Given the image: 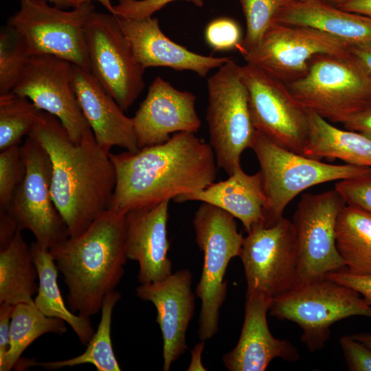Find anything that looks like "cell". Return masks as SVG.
<instances>
[{
    "label": "cell",
    "instance_id": "5",
    "mask_svg": "<svg viewBox=\"0 0 371 371\" xmlns=\"http://www.w3.org/2000/svg\"><path fill=\"white\" fill-rule=\"evenodd\" d=\"M235 218L213 205L201 203L194 214L196 243L203 255V264L196 294L201 300L199 337L212 338L218 330L219 311L227 295L224 277L229 261L239 256L244 237Z\"/></svg>",
    "mask_w": 371,
    "mask_h": 371
},
{
    "label": "cell",
    "instance_id": "43",
    "mask_svg": "<svg viewBox=\"0 0 371 371\" xmlns=\"http://www.w3.org/2000/svg\"><path fill=\"white\" fill-rule=\"evenodd\" d=\"M350 52L363 68L371 90V47L351 48Z\"/></svg>",
    "mask_w": 371,
    "mask_h": 371
},
{
    "label": "cell",
    "instance_id": "11",
    "mask_svg": "<svg viewBox=\"0 0 371 371\" xmlns=\"http://www.w3.org/2000/svg\"><path fill=\"white\" fill-rule=\"evenodd\" d=\"M345 205L335 189L302 196L292 220L298 256L297 286L346 269L335 241L337 218Z\"/></svg>",
    "mask_w": 371,
    "mask_h": 371
},
{
    "label": "cell",
    "instance_id": "10",
    "mask_svg": "<svg viewBox=\"0 0 371 371\" xmlns=\"http://www.w3.org/2000/svg\"><path fill=\"white\" fill-rule=\"evenodd\" d=\"M90 73L123 111L144 88L145 69L137 60L119 16L95 10L84 27Z\"/></svg>",
    "mask_w": 371,
    "mask_h": 371
},
{
    "label": "cell",
    "instance_id": "17",
    "mask_svg": "<svg viewBox=\"0 0 371 371\" xmlns=\"http://www.w3.org/2000/svg\"><path fill=\"white\" fill-rule=\"evenodd\" d=\"M196 98L192 93L180 91L159 76L155 78L132 117L138 148L164 144L172 133H196L201 126Z\"/></svg>",
    "mask_w": 371,
    "mask_h": 371
},
{
    "label": "cell",
    "instance_id": "9",
    "mask_svg": "<svg viewBox=\"0 0 371 371\" xmlns=\"http://www.w3.org/2000/svg\"><path fill=\"white\" fill-rule=\"evenodd\" d=\"M94 11L91 1L67 11L45 0H21L7 25L24 38L32 56L53 55L90 72L84 27Z\"/></svg>",
    "mask_w": 371,
    "mask_h": 371
},
{
    "label": "cell",
    "instance_id": "3",
    "mask_svg": "<svg viewBox=\"0 0 371 371\" xmlns=\"http://www.w3.org/2000/svg\"><path fill=\"white\" fill-rule=\"evenodd\" d=\"M125 214L109 209L80 235L49 249L67 286L69 309L87 318L122 278L127 256Z\"/></svg>",
    "mask_w": 371,
    "mask_h": 371
},
{
    "label": "cell",
    "instance_id": "41",
    "mask_svg": "<svg viewBox=\"0 0 371 371\" xmlns=\"http://www.w3.org/2000/svg\"><path fill=\"white\" fill-rule=\"evenodd\" d=\"M345 129L371 139V100L352 113L343 124Z\"/></svg>",
    "mask_w": 371,
    "mask_h": 371
},
{
    "label": "cell",
    "instance_id": "19",
    "mask_svg": "<svg viewBox=\"0 0 371 371\" xmlns=\"http://www.w3.org/2000/svg\"><path fill=\"white\" fill-rule=\"evenodd\" d=\"M170 200L136 208L125 214L126 254L139 264L140 284L164 280L172 272L168 253L167 223Z\"/></svg>",
    "mask_w": 371,
    "mask_h": 371
},
{
    "label": "cell",
    "instance_id": "37",
    "mask_svg": "<svg viewBox=\"0 0 371 371\" xmlns=\"http://www.w3.org/2000/svg\"><path fill=\"white\" fill-rule=\"evenodd\" d=\"M178 0H118V3L113 5V14L120 17L131 19H142L152 17L157 11L167 4ZM199 8L203 5V0H183Z\"/></svg>",
    "mask_w": 371,
    "mask_h": 371
},
{
    "label": "cell",
    "instance_id": "1",
    "mask_svg": "<svg viewBox=\"0 0 371 371\" xmlns=\"http://www.w3.org/2000/svg\"><path fill=\"white\" fill-rule=\"evenodd\" d=\"M28 136L49 156L51 194L69 237L80 235L110 208L116 175L109 153L99 146L91 128L74 142L60 121L43 111Z\"/></svg>",
    "mask_w": 371,
    "mask_h": 371
},
{
    "label": "cell",
    "instance_id": "7",
    "mask_svg": "<svg viewBox=\"0 0 371 371\" xmlns=\"http://www.w3.org/2000/svg\"><path fill=\"white\" fill-rule=\"evenodd\" d=\"M269 313L302 330L301 339L314 352L323 348L335 322L355 315L371 318V306L355 289L326 278L295 286L273 299Z\"/></svg>",
    "mask_w": 371,
    "mask_h": 371
},
{
    "label": "cell",
    "instance_id": "18",
    "mask_svg": "<svg viewBox=\"0 0 371 371\" xmlns=\"http://www.w3.org/2000/svg\"><path fill=\"white\" fill-rule=\"evenodd\" d=\"M192 281L191 272L185 269L163 280L136 288V295L152 302L157 310L156 322L163 340L164 371H168L171 364L188 349L186 331L195 307Z\"/></svg>",
    "mask_w": 371,
    "mask_h": 371
},
{
    "label": "cell",
    "instance_id": "44",
    "mask_svg": "<svg viewBox=\"0 0 371 371\" xmlns=\"http://www.w3.org/2000/svg\"><path fill=\"white\" fill-rule=\"evenodd\" d=\"M339 8L371 19V0H350Z\"/></svg>",
    "mask_w": 371,
    "mask_h": 371
},
{
    "label": "cell",
    "instance_id": "23",
    "mask_svg": "<svg viewBox=\"0 0 371 371\" xmlns=\"http://www.w3.org/2000/svg\"><path fill=\"white\" fill-rule=\"evenodd\" d=\"M274 21L319 30L350 48L371 47V19L324 0H295L278 12Z\"/></svg>",
    "mask_w": 371,
    "mask_h": 371
},
{
    "label": "cell",
    "instance_id": "48",
    "mask_svg": "<svg viewBox=\"0 0 371 371\" xmlns=\"http://www.w3.org/2000/svg\"><path fill=\"white\" fill-rule=\"evenodd\" d=\"M50 3H53L54 5L61 8H66L69 5V0H45Z\"/></svg>",
    "mask_w": 371,
    "mask_h": 371
},
{
    "label": "cell",
    "instance_id": "38",
    "mask_svg": "<svg viewBox=\"0 0 371 371\" xmlns=\"http://www.w3.org/2000/svg\"><path fill=\"white\" fill-rule=\"evenodd\" d=\"M346 365L350 371H371V350L351 335L339 339Z\"/></svg>",
    "mask_w": 371,
    "mask_h": 371
},
{
    "label": "cell",
    "instance_id": "36",
    "mask_svg": "<svg viewBox=\"0 0 371 371\" xmlns=\"http://www.w3.org/2000/svg\"><path fill=\"white\" fill-rule=\"evenodd\" d=\"M335 189L346 205L361 208L371 213V172L338 181Z\"/></svg>",
    "mask_w": 371,
    "mask_h": 371
},
{
    "label": "cell",
    "instance_id": "32",
    "mask_svg": "<svg viewBox=\"0 0 371 371\" xmlns=\"http://www.w3.org/2000/svg\"><path fill=\"white\" fill-rule=\"evenodd\" d=\"M32 56L24 38L6 25L0 31V95L12 91Z\"/></svg>",
    "mask_w": 371,
    "mask_h": 371
},
{
    "label": "cell",
    "instance_id": "24",
    "mask_svg": "<svg viewBox=\"0 0 371 371\" xmlns=\"http://www.w3.org/2000/svg\"><path fill=\"white\" fill-rule=\"evenodd\" d=\"M177 203L198 201L216 206L240 220L247 233L265 223L267 203L260 171L249 175L241 166L221 181L213 182L197 192L179 196Z\"/></svg>",
    "mask_w": 371,
    "mask_h": 371
},
{
    "label": "cell",
    "instance_id": "26",
    "mask_svg": "<svg viewBox=\"0 0 371 371\" xmlns=\"http://www.w3.org/2000/svg\"><path fill=\"white\" fill-rule=\"evenodd\" d=\"M31 249L38 276L34 304L46 316L65 321L80 342L87 345L95 333L90 318L76 315L66 306L58 284V269L49 250L36 241L31 244Z\"/></svg>",
    "mask_w": 371,
    "mask_h": 371
},
{
    "label": "cell",
    "instance_id": "31",
    "mask_svg": "<svg viewBox=\"0 0 371 371\" xmlns=\"http://www.w3.org/2000/svg\"><path fill=\"white\" fill-rule=\"evenodd\" d=\"M39 110L27 97L12 91L0 95V151L19 145L37 121Z\"/></svg>",
    "mask_w": 371,
    "mask_h": 371
},
{
    "label": "cell",
    "instance_id": "22",
    "mask_svg": "<svg viewBox=\"0 0 371 371\" xmlns=\"http://www.w3.org/2000/svg\"><path fill=\"white\" fill-rule=\"evenodd\" d=\"M119 19L137 60L144 69L166 67L192 71L205 77L211 69L219 68L232 58L203 56L188 50L167 37L156 18Z\"/></svg>",
    "mask_w": 371,
    "mask_h": 371
},
{
    "label": "cell",
    "instance_id": "13",
    "mask_svg": "<svg viewBox=\"0 0 371 371\" xmlns=\"http://www.w3.org/2000/svg\"><path fill=\"white\" fill-rule=\"evenodd\" d=\"M21 148L25 174L5 212L19 230H30L36 242L49 250L69 237L51 194L52 162L44 148L30 136Z\"/></svg>",
    "mask_w": 371,
    "mask_h": 371
},
{
    "label": "cell",
    "instance_id": "47",
    "mask_svg": "<svg viewBox=\"0 0 371 371\" xmlns=\"http://www.w3.org/2000/svg\"><path fill=\"white\" fill-rule=\"evenodd\" d=\"M351 336L371 350V333H358Z\"/></svg>",
    "mask_w": 371,
    "mask_h": 371
},
{
    "label": "cell",
    "instance_id": "8",
    "mask_svg": "<svg viewBox=\"0 0 371 371\" xmlns=\"http://www.w3.org/2000/svg\"><path fill=\"white\" fill-rule=\"evenodd\" d=\"M287 85L306 108L330 123L343 124L371 100L366 72L351 52L315 56L306 74Z\"/></svg>",
    "mask_w": 371,
    "mask_h": 371
},
{
    "label": "cell",
    "instance_id": "35",
    "mask_svg": "<svg viewBox=\"0 0 371 371\" xmlns=\"http://www.w3.org/2000/svg\"><path fill=\"white\" fill-rule=\"evenodd\" d=\"M208 45L214 50L225 51L236 48L243 40L238 23L228 17H220L208 23L205 31Z\"/></svg>",
    "mask_w": 371,
    "mask_h": 371
},
{
    "label": "cell",
    "instance_id": "39",
    "mask_svg": "<svg viewBox=\"0 0 371 371\" xmlns=\"http://www.w3.org/2000/svg\"><path fill=\"white\" fill-rule=\"evenodd\" d=\"M325 278L355 289L362 294L363 299L371 306V275H355L344 269L330 273Z\"/></svg>",
    "mask_w": 371,
    "mask_h": 371
},
{
    "label": "cell",
    "instance_id": "45",
    "mask_svg": "<svg viewBox=\"0 0 371 371\" xmlns=\"http://www.w3.org/2000/svg\"><path fill=\"white\" fill-rule=\"evenodd\" d=\"M205 341H201L195 345L192 350V359L188 370H206L201 363V355L204 348Z\"/></svg>",
    "mask_w": 371,
    "mask_h": 371
},
{
    "label": "cell",
    "instance_id": "49",
    "mask_svg": "<svg viewBox=\"0 0 371 371\" xmlns=\"http://www.w3.org/2000/svg\"><path fill=\"white\" fill-rule=\"evenodd\" d=\"M330 4H333L335 6H340L342 4L346 3L347 1H350V0H324Z\"/></svg>",
    "mask_w": 371,
    "mask_h": 371
},
{
    "label": "cell",
    "instance_id": "30",
    "mask_svg": "<svg viewBox=\"0 0 371 371\" xmlns=\"http://www.w3.org/2000/svg\"><path fill=\"white\" fill-rule=\"evenodd\" d=\"M66 322L47 317L34 303L14 306L10 322V348L4 371L15 367L25 349L36 339L47 333L63 335L67 332Z\"/></svg>",
    "mask_w": 371,
    "mask_h": 371
},
{
    "label": "cell",
    "instance_id": "34",
    "mask_svg": "<svg viewBox=\"0 0 371 371\" xmlns=\"http://www.w3.org/2000/svg\"><path fill=\"white\" fill-rule=\"evenodd\" d=\"M25 174L21 146L16 145L0 151V213L7 212Z\"/></svg>",
    "mask_w": 371,
    "mask_h": 371
},
{
    "label": "cell",
    "instance_id": "4",
    "mask_svg": "<svg viewBox=\"0 0 371 371\" xmlns=\"http://www.w3.org/2000/svg\"><path fill=\"white\" fill-rule=\"evenodd\" d=\"M251 149L260 165L267 199L264 211L266 227L278 222L288 204L306 189L371 172L369 167L330 164L306 157L278 145L257 131Z\"/></svg>",
    "mask_w": 371,
    "mask_h": 371
},
{
    "label": "cell",
    "instance_id": "27",
    "mask_svg": "<svg viewBox=\"0 0 371 371\" xmlns=\"http://www.w3.org/2000/svg\"><path fill=\"white\" fill-rule=\"evenodd\" d=\"M37 280L31 245L19 230L11 242L0 249V303H34Z\"/></svg>",
    "mask_w": 371,
    "mask_h": 371
},
{
    "label": "cell",
    "instance_id": "46",
    "mask_svg": "<svg viewBox=\"0 0 371 371\" xmlns=\"http://www.w3.org/2000/svg\"><path fill=\"white\" fill-rule=\"evenodd\" d=\"M96 1L100 3L104 8H106L109 12H113V5L111 3V0H69L71 7L75 8L80 4L87 2V1Z\"/></svg>",
    "mask_w": 371,
    "mask_h": 371
},
{
    "label": "cell",
    "instance_id": "29",
    "mask_svg": "<svg viewBox=\"0 0 371 371\" xmlns=\"http://www.w3.org/2000/svg\"><path fill=\"white\" fill-rule=\"evenodd\" d=\"M121 297L119 292L113 291L103 300L101 319L96 331L81 355L56 361L35 362L46 370H56L82 364H92L98 371H120V366L114 354L111 339V327L113 308Z\"/></svg>",
    "mask_w": 371,
    "mask_h": 371
},
{
    "label": "cell",
    "instance_id": "20",
    "mask_svg": "<svg viewBox=\"0 0 371 371\" xmlns=\"http://www.w3.org/2000/svg\"><path fill=\"white\" fill-rule=\"evenodd\" d=\"M272 299L258 293H246L244 322L236 347L223 356L229 371H264L271 361L280 358L288 362L300 359L289 341L271 333L267 320Z\"/></svg>",
    "mask_w": 371,
    "mask_h": 371
},
{
    "label": "cell",
    "instance_id": "21",
    "mask_svg": "<svg viewBox=\"0 0 371 371\" xmlns=\"http://www.w3.org/2000/svg\"><path fill=\"white\" fill-rule=\"evenodd\" d=\"M72 87L96 142L103 150L110 153L113 146L131 153L139 150L132 117L125 115L90 72L73 64Z\"/></svg>",
    "mask_w": 371,
    "mask_h": 371
},
{
    "label": "cell",
    "instance_id": "12",
    "mask_svg": "<svg viewBox=\"0 0 371 371\" xmlns=\"http://www.w3.org/2000/svg\"><path fill=\"white\" fill-rule=\"evenodd\" d=\"M240 258L247 293H261L272 300L297 284L298 256L293 223L282 217L271 226H254L244 237Z\"/></svg>",
    "mask_w": 371,
    "mask_h": 371
},
{
    "label": "cell",
    "instance_id": "33",
    "mask_svg": "<svg viewBox=\"0 0 371 371\" xmlns=\"http://www.w3.org/2000/svg\"><path fill=\"white\" fill-rule=\"evenodd\" d=\"M295 0H239L246 21L244 38L236 49L243 56L252 49L274 22L278 12Z\"/></svg>",
    "mask_w": 371,
    "mask_h": 371
},
{
    "label": "cell",
    "instance_id": "42",
    "mask_svg": "<svg viewBox=\"0 0 371 371\" xmlns=\"http://www.w3.org/2000/svg\"><path fill=\"white\" fill-rule=\"evenodd\" d=\"M19 230L16 223L7 212L0 213V249L11 242Z\"/></svg>",
    "mask_w": 371,
    "mask_h": 371
},
{
    "label": "cell",
    "instance_id": "14",
    "mask_svg": "<svg viewBox=\"0 0 371 371\" xmlns=\"http://www.w3.org/2000/svg\"><path fill=\"white\" fill-rule=\"evenodd\" d=\"M240 76L249 95L256 131L278 145L302 154L308 137V110L288 85L258 67L246 63Z\"/></svg>",
    "mask_w": 371,
    "mask_h": 371
},
{
    "label": "cell",
    "instance_id": "15",
    "mask_svg": "<svg viewBox=\"0 0 371 371\" xmlns=\"http://www.w3.org/2000/svg\"><path fill=\"white\" fill-rule=\"evenodd\" d=\"M350 49L319 30L274 21L258 43L243 56L247 63L288 85L306 74L315 56L346 54Z\"/></svg>",
    "mask_w": 371,
    "mask_h": 371
},
{
    "label": "cell",
    "instance_id": "16",
    "mask_svg": "<svg viewBox=\"0 0 371 371\" xmlns=\"http://www.w3.org/2000/svg\"><path fill=\"white\" fill-rule=\"evenodd\" d=\"M73 64L49 54L30 56L12 92L56 116L74 142L90 128L72 87Z\"/></svg>",
    "mask_w": 371,
    "mask_h": 371
},
{
    "label": "cell",
    "instance_id": "6",
    "mask_svg": "<svg viewBox=\"0 0 371 371\" xmlns=\"http://www.w3.org/2000/svg\"><path fill=\"white\" fill-rule=\"evenodd\" d=\"M240 67L231 58L207 80L209 144L218 168L228 175L241 166V155L251 148L256 132Z\"/></svg>",
    "mask_w": 371,
    "mask_h": 371
},
{
    "label": "cell",
    "instance_id": "2",
    "mask_svg": "<svg viewBox=\"0 0 371 371\" xmlns=\"http://www.w3.org/2000/svg\"><path fill=\"white\" fill-rule=\"evenodd\" d=\"M109 157L116 175L109 209L122 214L201 190L217 174L212 147L192 132L175 133L164 144Z\"/></svg>",
    "mask_w": 371,
    "mask_h": 371
},
{
    "label": "cell",
    "instance_id": "40",
    "mask_svg": "<svg viewBox=\"0 0 371 371\" xmlns=\"http://www.w3.org/2000/svg\"><path fill=\"white\" fill-rule=\"evenodd\" d=\"M14 306L0 303V370L4 371L6 358L10 348V322Z\"/></svg>",
    "mask_w": 371,
    "mask_h": 371
},
{
    "label": "cell",
    "instance_id": "25",
    "mask_svg": "<svg viewBox=\"0 0 371 371\" xmlns=\"http://www.w3.org/2000/svg\"><path fill=\"white\" fill-rule=\"evenodd\" d=\"M309 130L302 155L320 160L339 159L347 164L371 168V139L342 130L308 109Z\"/></svg>",
    "mask_w": 371,
    "mask_h": 371
},
{
    "label": "cell",
    "instance_id": "28",
    "mask_svg": "<svg viewBox=\"0 0 371 371\" xmlns=\"http://www.w3.org/2000/svg\"><path fill=\"white\" fill-rule=\"evenodd\" d=\"M335 241L348 272L371 275L370 212L346 204L337 218Z\"/></svg>",
    "mask_w": 371,
    "mask_h": 371
}]
</instances>
